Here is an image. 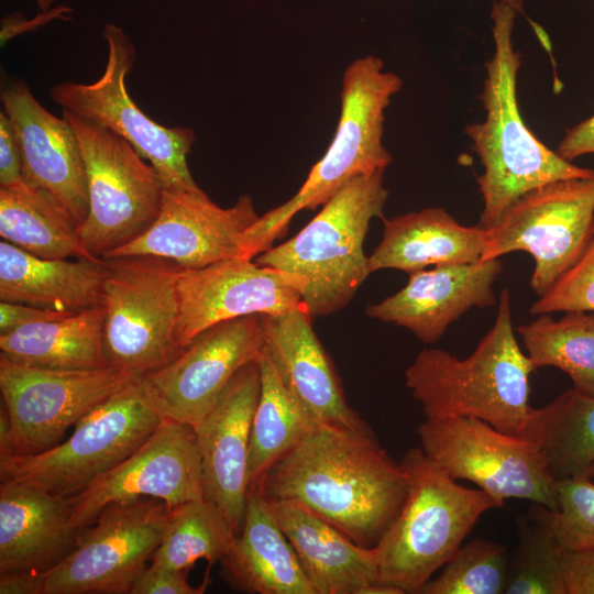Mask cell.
<instances>
[{
	"mask_svg": "<svg viewBox=\"0 0 594 594\" xmlns=\"http://www.w3.org/2000/svg\"><path fill=\"white\" fill-rule=\"evenodd\" d=\"M256 488L267 501L308 508L355 543L373 548L400 512L407 479L370 427L319 424Z\"/></svg>",
	"mask_w": 594,
	"mask_h": 594,
	"instance_id": "1",
	"label": "cell"
},
{
	"mask_svg": "<svg viewBox=\"0 0 594 594\" xmlns=\"http://www.w3.org/2000/svg\"><path fill=\"white\" fill-rule=\"evenodd\" d=\"M518 11L495 1L491 19L494 53L485 63L486 77L480 99L485 120L465 127L483 173L477 178L483 210L480 226L490 228L521 196L543 185L594 176L550 150L525 124L517 101L520 55L513 44Z\"/></svg>",
	"mask_w": 594,
	"mask_h": 594,
	"instance_id": "2",
	"label": "cell"
},
{
	"mask_svg": "<svg viewBox=\"0 0 594 594\" xmlns=\"http://www.w3.org/2000/svg\"><path fill=\"white\" fill-rule=\"evenodd\" d=\"M536 370L517 342L505 288L493 327L468 358L424 349L406 369L405 384L428 419L473 417L524 437L534 410L530 375Z\"/></svg>",
	"mask_w": 594,
	"mask_h": 594,
	"instance_id": "3",
	"label": "cell"
},
{
	"mask_svg": "<svg viewBox=\"0 0 594 594\" xmlns=\"http://www.w3.org/2000/svg\"><path fill=\"white\" fill-rule=\"evenodd\" d=\"M402 86L396 74L384 70L380 57L364 56L346 67L340 118L328 150L311 167L299 190L285 204L260 216L245 232L238 257L254 260L287 232L298 212L322 206L359 176L385 170L393 161L383 143L385 110Z\"/></svg>",
	"mask_w": 594,
	"mask_h": 594,
	"instance_id": "4",
	"label": "cell"
},
{
	"mask_svg": "<svg viewBox=\"0 0 594 594\" xmlns=\"http://www.w3.org/2000/svg\"><path fill=\"white\" fill-rule=\"evenodd\" d=\"M399 463L406 497L374 550L383 585L399 594H419L481 516L504 504L481 488L458 484L420 447L409 449Z\"/></svg>",
	"mask_w": 594,
	"mask_h": 594,
	"instance_id": "5",
	"label": "cell"
},
{
	"mask_svg": "<svg viewBox=\"0 0 594 594\" xmlns=\"http://www.w3.org/2000/svg\"><path fill=\"white\" fill-rule=\"evenodd\" d=\"M383 174L350 180L296 235L254 258L302 282L301 305L312 318L345 307L370 275L363 244L371 221L384 219L388 189Z\"/></svg>",
	"mask_w": 594,
	"mask_h": 594,
	"instance_id": "6",
	"label": "cell"
},
{
	"mask_svg": "<svg viewBox=\"0 0 594 594\" xmlns=\"http://www.w3.org/2000/svg\"><path fill=\"white\" fill-rule=\"evenodd\" d=\"M164 419L138 377L84 416L66 440L0 459L1 480L77 495L132 454Z\"/></svg>",
	"mask_w": 594,
	"mask_h": 594,
	"instance_id": "7",
	"label": "cell"
},
{
	"mask_svg": "<svg viewBox=\"0 0 594 594\" xmlns=\"http://www.w3.org/2000/svg\"><path fill=\"white\" fill-rule=\"evenodd\" d=\"M105 351L110 366L138 377L157 371L184 349L175 262L147 255L103 258Z\"/></svg>",
	"mask_w": 594,
	"mask_h": 594,
	"instance_id": "8",
	"label": "cell"
},
{
	"mask_svg": "<svg viewBox=\"0 0 594 594\" xmlns=\"http://www.w3.org/2000/svg\"><path fill=\"white\" fill-rule=\"evenodd\" d=\"M62 117L74 130L86 165L89 207L79 238L90 254L105 258L153 224L165 187L125 139L67 110Z\"/></svg>",
	"mask_w": 594,
	"mask_h": 594,
	"instance_id": "9",
	"label": "cell"
},
{
	"mask_svg": "<svg viewBox=\"0 0 594 594\" xmlns=\"http://www.w3.org/2000/svg\"><path fill=\"white\" fill-rule=\"evenodd\" d=\"M102 36L108 46L103 74L90 84L53 85L50 88L53 102L125 139L155 168L166 189L201 191L187 163L196 141L194 130L161 125L136 106L125 84L136 61L135 46L113 23L105 24Z\"/></svg>",
	"mask_w": 594,
	"mask_h": 594,
	"instance_id": "10",
	"label": "cell"
},
{
	"mask_svg": "<svg viewBox=\"0 0 594 594\" xmlns=\"http://www.w3.org/2000/svg\"><path fill=\"white\" fill-rule=\"evenodd\" d=\"M417 435L425 454L455 481H470L503 504L520 498L557 508L556 480L530 440L473 417L426 418Z\"/></svg>",
	"mask_w": 594,
	"mask_h": 594,
	"instance_id": "11",
	"label": "cell"
},
{
	"mask_svg": "<svg viewBox=\"0 0 594 594\" xmlns=\"http://www.w3.org/2000/svg\"><path fill=\"white\" fill-rule=\"evenodd\" d=\"M593 226L594 176L557 180L521 196L484 228L481 261L529 253L535 260L530 286L540 296L580 257Z\"/></svg>",
	"mask_w": 594,
	"mask_h": 594,
	"instance_id": "12",
	"label": "cell"
},
{
	"mask_svg": "<svg viewBox=\"0 0 594 594\" xmlns=\"http://www.w3.org/2000/svg\"><path fill=\"white\" fill-rule=\"evenodd\" d=\"M168 514L153 497L107 505L80 530L76 548L40 573L42 594H130L163 538Z\"/></svg>",
	"mask_w": 594,
	"mask_h": 594,
	"instance_id": "13",
	"label": "cell"
},
{
	"mask_svg": "<svg viewBox=\"0 0 594 594\" xmlns=\"http://www.w3.org/2000/svg\"><path fill=\"white\" fill-rule=\"evenodd\" d=\"M135 378L114 366L54 370L0 355V391L11 422L12 455L53 448L72 426Z\"/></svg>",
	"mask_w": 594,
	"mask_h": 594,
	"instance_id": "14",
	"label": "cell"
},
{
	"mask_svg": "<svg viewBox=\"0 0 594 594\" xmlns=\"http://www.w3.org/2000/svg\"><path fill=\"white\" fill-rule=\"evenodd\" d=\"M263 348L260 315L226 320L199 333L175 360L141 380L165 419L194 428L235 373L257 361Z\"/></svg>",
	"mask_w": 594,
	"mask_h": 594,
	"instance_id": "15",
	"label": "cell"
},
{
	"mask_svg": "<svg viewBox=\"0 0 594 594\" xmlns=\"http://www.w3.org/2000/svg\"><path fill=\"white\" fill-rule=\"evenodd\" d=\"M142 497L161 499L169 509L205 498L201 458L191 426L164 419L125 460L69 497L72 524L81 530L107 505Z\"/></svg>",
	"mask_w": 594,
	"mask_h": 594,
	"instance_id": "16",
	"label": "cell"
},
{
	"mask_svg": "<svg viewBox=\"0 0 594 594\" xmlns=\"http://www.w3.org/2000/svg\"><path fill=\"white\" fill-rule=\"evenodd\" d=\"M302 288L297 276L241 257L180 268L177 341L185 349L219 322L250 315L276 316L302 306Z\"/></svg>",
	"mask_w": 594,
	"mask_h": 594,
	"instance_id": "17",
	"label": "cell"
},
{
	"mask_svg": "<svg viewBox=\"0 0 594 594\" xmlns=\"http://www.w3.org/2000/svg\"><path fill=\"white\" fill-rule=\"evenodd\" d=\"M258 218L248 195L222 208L202 190L165 188L153 224L105 258L147 255L173 261L182 268H200L238 257L243 235Z\"/></svg>",
	"mask_w": 594,
	"mask_h": 594,
	"instance_id": "18",
	"label": "cell"
},
{
	"mask_svg": "<svg viewBox=\"0 0 594 594\" xmlns=\"http://www.w3.org/2000/svg\"><path fill=\"white\" fill-rule=\"evenodd\" d=\"M260 386V366L254 361L235 373L212 409L194 427L205 498L218 506L237 535L250 488V437Z\"/></svg>",
	"mask_w": 594,
	"mask_h": 594,
	"instance_id": "19",
	"label": "cell"
},
{
	"mask_svg": "<svg viewBox=\"0 0 594 594\" xmlns=\"http://www.w3.org/2000/svg\"><path fill=\"white\" fill-rule=\"evenodd\" d=\"M0 99L22 153V179L52 194L80 224L89 207L86 165L78 139L46 110L23 79L6 80Z\"/></svg>",
	"mask_w": 594,
	"mask_h": 594,
	"instance_id": "20",
	"label": "cell"
},
{
	"mask_svg": "<svg viewBox=\"0 0 594 594\" xmlns=\"http://www.w3.org/2000/svg\"><path fill=\"white\" fill-rule=\"evenodd\" d=\"M502 270V261L491 258L417 271L400 290L367 306L365 312L406 328L424 343H435L469 309L496 304L493 285Z\"/></svg>",
	"mask_w": 594,
	"mask_h": 594,
	"instance_id": "21",
	"label": "cell"
},
{
	"mask_svg": "<svg viewBox=\"0 0 594 594\" xmlns=\"http://www.w3.org/2000/svg\"><path fill=\"white\" fill-rule=\"evenodd\" d=\"M302 306L262 315L263 353L276 373L319 422L349 429L369 427L346 402L341 382Z\"/></svg>",
	"mask_w": 594,
	"mask_h": 594,
	"instance_id": "22",
	"label": "cell"
},
{
	"mask_svg": "<svg viewBox=\"0 0 594 594\" xmlns=\"http://www.w3.org/2000/svg\"><path fill=\"white\" fill-rule=\"evenodd\" d=\"M268 502L316 594H399L381 583L374 547L355 543L297 503Z\"/></svg>",
	"mask_w": 594,
	"mask_h": 594,
	"instance_id": "23",
	"label": "cell"
},
{
	"mask_svg": "<svg viewBox=\"0 0 594 594\" xmlns=\"http://www.w3.org/2000/svg\"><path fill=\"white\" fill-rule=\"evenodd\" d=\"M67 496L10 480L0 485V572H45L77 546Z\"/></svg>",
	"mask_w": 594,
	"mask_h": 594,
	"instance_id": "24",
	"label": "cell"
},
{
	"mask_svg": "<svg viewBox=\"0 0 594 594\" xmlns=\"http://www.w3.org/2000/svg\"><path fill=\"white\" fill-rule=\"evenodd\" d=\"M106 260L45 258L0 242V300L63 314L101 306Z\"/></svg>",
	"mask_w": 594,
	"mask_h": 594,
	"instance_id": "25",
	"label": "cell"
},
{
	"mask_svg": "<svg viewBox=\"0 0 594 594\" xmlns=\"http://www.w3.org/2000/svg\"><path fill=\"white\" fill-rule=\"evenodd\" d=\"M228 581L253 594H316L260 488H250L242 526L220 561Z\"/></svg>",
	"mask_w": 594,
	"mask_h": 594,
	"instance_id": "26",
	"label": "cell"
},
{
	"mask_svg": "<svg viewBox=\"0 0 594 594\" xmlns=\"http://www.w3.org/2000/svg\"><path fill=\"white\" fill-rule=\"evenodd\" d=\"M383 238L369 255V272L398 270L408 274L428 266L481 261L485 229L459 223L440 207L383 219Z\"/></svg>",
	"mask_w": 594,
	"mask_h": 594,
	"instance_id": "27",
	"label": "cell"
},
{
	"mask_svg": "<svg viewBox=\"0 0 594 594\" xmlns=\"http://www.w3.org/2000/svg\"><path fill=\"white\" fill-rule=\"evenodd\" d=\"M103 305L0 336V355L29 366L92 370L110 366L105 351Z\"/></svg>",
	"mask_w": 594,
	"mask_h": 594,
	"instance_id": "28",
	"label": "cell"
},
{
	"mask_svg": "<svg viewBox=\"0 0 594 594\" xmlns=\"http://www.w3.org/2000/svg\"><path fill=\"white\" fill-rule=\"evenodd\" d=\"M78 223L48 191L24 182L0 187L2 240L40 257L102 260L84 246Z\"/></svg>",
	"mask_w": 594,
	"mask_h": 594,
	"instance_id": "29",
	"label": "cell"
},
{
	"mask_svg": "<svg viewBox=\"0 0 594 594\" xmlns=\"http://www.w3.org/2000/svg\"><path fill=\"white\" fill-rule=\"evenodd\" d=\"M524 438L541 452L557 480L591 474L594 464V397L573 387L534 408Z\"/></svg>",
	"mask_w": 594,
	"mask_h": 594,
	"instance_id": "30",
	"label": "cell"
},
{
	"mask_svg": "<svg viewBox=\"0 0 594 594\" xmlns=\"http://www.w3.org/2000/svg\"><path fill=\"white\" fill-rule=\"evenodd\" d=\"M257 363L261 386L251 426L250 488L257 487L266 472L319 425L284 385L263 352Z\"/></svg>",
	"mask_w": 594,
	"mask_h": 594,
	"instance_id": "31",
	"label": "cell"
},
{
	"mask_svg": "<svg viewBox=\"0 0 594 594\" xmlns=\"http://www.w3.org/2000/svg\"><path fill=\"white\" fill-rule=\"evenodd\" d=\"M517 332L536 369H559L575 391L594 397V312L569 311L558 320L539 315Z\"/></svg>",
	"mask_w": 594,
	"mask_h": 594,
	"instance_id": "32",
	"label": "cell"
},
{
	"mask_svg": "<svg viewBox=\"0 0 594 594\" xmlns=\"http://www.w3.org/2000/svg\"><path fill=\"white\" fill-rule=\"evenodd\" d=\"M237 536L217 505L206 498L187 502L169 509L150 564L185 572L200 559L211 565L228 554Z\"/></svg>",
	"mask_w": 594,
	"mask_h": 594,
	"instance_id": "33",
	"label": "cell"
},
{
	"mask_svg": "<svg viewBox=\"0 0 594 594\" xmlns=\"http://www.w3.org/2000/svg\"><path fill=\"white\" fill-rule=\"evenodd\" d=\"M518 544L509 553L506 594H564V549L534 514L517 518Z\"/></svg>",
	"mask_w": 594,
	"mask_h": 594,
	"instance_id": "34",
	"label": "cell"
},
{
	"mask_svg": "<svg viewBox=\"0 0 594 594\" xmlns=\"http://www.w3.org/2000/svg\"><path fill=\"white\" fill-rule=\"evenodd\" d=\"M509 552L498 542L473 539L462 544L419 594L505 593Z\"/></svg>",
	"mask_w": 594,
	"mask_h": 594,
	"instance_id": "35",
	"label": "cell"
},
{
	"mask_svg": "<svg viewBox=\"0 0 594 594\" xmlns=\"http://www.w3.org/2000/svg\"><path fill=\"white\" fill-rule=\"evenodd\" d=\"M557 508L531 510L564 550L594 549V481L588 475L556 481Z\"/></svg>",
	"mask_w": 594,
	"mask_h": 594,
	"instance_id": "36",
	"label": "cell"
},
{
	"mask_svg": "<svg viewBox=\"0 0 594 594\" xmlns=\"http://www.w3.org/2000/svg\"><path fill=\"white\" fill-rule=\"evenodd\" d=\"M531 305L530 314L594 312V234L580 257Z\"/></svg>",
	"mask_w": 594,
	"mask_h": 594,
	"instance_id": "37",
	"label": "cell"
},
{
	"mask_svg": "<svg viewBox=\"0 0 594 594\" xmlns=\"http://www.w3.org/2000/svg\"><path fill=\"white\" fill-rule=\"evenodd\" d=\"M187 572L158 568L148 564L135 580L130 594H201L209 580L206 578L200 586H191L187 581Z\"/></svg>",
	"mask_w": 594,
	"mask_h": 594,
	"instance_id": "38",
	"label": "cell"
},
{
	"mask_svg": "<svg viewBox=\"0 0 594 594\" xmlns=\"http://www.w3.org/2000/svg\"><path fill=\"white\" fill-rule=\"evenodd\" d=\"M561 572L564 594H594V549L564 550Z\"/></svg>",
	"mask_w": 594,
	"mask_h": 594,
	"instance_id": "39",
	"label": "cell"
},
{
	"mask_svg": "<svg viewBox=\"0 0 594 594\" xmlns=\"http://www.w3.org/2000/svg\"><path fill=\"white\" fill-rule=\"evenodd\" d=\"M23 182L22 153L10 118L0 111V187H10Z\"/></svg>",
	"mask_w": 594,
	"mask_h": 594,
	"instance_id": "40",
	"label": "cell"
},
{
	"mask_svg": "<svg viewBox=\"0 0 594 594\" xmlns=\"http://www.w3.org/2000/svg\"><path fill=\"white\" fill-rule=\"evenodd\" d=\"M70 314H63L31 305L0 301V336L23 326L54 320Z\"/></svg>",
	"mask_w": 594,
	"mask_h": 594,
	"instance_id": "41",
	"label": "cell"
},
{
	"mask_svg": "<svg viewBox=\"0 0 594 594\" xmlns=\"http://www.w3.org/2000/svg\"><path fill=\"white\" fill-rule=\"evenodd\" d=\"M556 152L569 162L586 154H594V113L569 128Z\"/></svg>",
	"mask_w": 594,
	"mask_h": 594,
	"instance_id": "42",
	"label": "cell"
},
{
	"mask_svg": "<svg viewBox=\"0 0 594 594\" xmlns=\"http://www.w3.org/2000/svg\"><path fill=\"white\" fill-rule=\"evenodd\" d=\"M70 12V8L59 6L47 11H42L41 14L32 21L25 20L23 14L19 12L8 15L1 20V44L3 45L13 35L26 32L31 29H36L55 18L67 19L65 18V14H69Z\"/></svg>",
	"mask_w": 594,
	"mask_h": 594,
	"instance_id": "43",
	"label": "cell"
},
{
	"mask_svg": "<svg viewBox=\"0 0 594 594\" xmlns=\"http://www.w3.org/2000/svg\"><path fill=\"white\" fill-rule=\"evenodd\" d=\"M0 594H42L41 575L32 571L0 572Z\"/></svg>",
	"mask_w": 594,
	"mask_h": 594,
	"instance_id": "44",
	"label": "cell"
},
{
	"mask_svg": "<svg viewBox=\"0 0 594 594\" xmlns=\"http://www.w3.org/2000/svg\"><path fill=\"white\" fill-rule=\"evenodd\" d=\"M41 11H47L51 9L54 0H35Z\"/></svg>",
	"mask_w": 594,
	"mask_h": 594,
	"instance_id": "45",
	"label": "cell"
},
{
	"mask_svg": "<svg viewBox=\"0 0 594 594\" xmlns=\"http://www.w3.org/2000/svg\"><path fill=\"white\" fill-rule=\"evenodd\" d=\"M504 1L513 6L518 11V13L524 12L522 0H504Z\"/></svg>",
	"mask_w": 594,
	"mask_h": 594,
	"instance_id": "46",
	"label": "cell"
},
{
	"mask_svg": "<svg viewBox=\"0 0 594 594\" xmlns=\"http://www.w3.org/2000/svg\"><path fill=\"white\" fill-rule=\"evenodd\" d=\"M590 476H591L592 479H594V464H593V466H592Z\"/></svg>",
	"mask_w": 594,
	"mask_h": 594,
	"instance_id": "47",
	"label": "cell"
},
{
	"mask_svg": "<svg viewBox=\"0 0 594 594\" xmlns=\"http://www.w3.org/2000/svg\"><path fill=\"white\" fill-rule=\"evenodd\" d=\"M593 234H594V226H593Z\"/></svg>",
	"mask_w": 594,
	"mask_h": 594,
	"instance_id": "48",
	"label": "cell"
}]
</instances>
